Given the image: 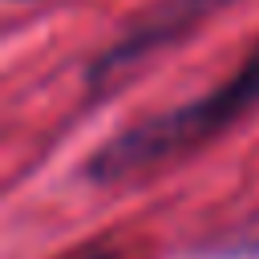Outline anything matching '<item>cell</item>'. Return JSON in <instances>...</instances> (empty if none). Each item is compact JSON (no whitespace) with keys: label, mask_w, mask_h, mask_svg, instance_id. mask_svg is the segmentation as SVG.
Here are the masks:
<instances>
[{"label":"cell","mask_w":259,"mask_h":259,"mask_svg":"<svg viewBox=\"0 0 259 259\" xmlns=\"http://www.w3.org/2000/svg\"><path fill=\"white\" fill-rule=\"evenodd\" d=\"M255 101H259V49L247 57V65L231 81L214 85L210 93H202V97H194L178 109L146 117V121L121 130L113 142H105L89 158V178L113 182V178L138 174L146 166H158V162H166V158H174L190 146H202L206 138L227 130L239 113H247Z\"/></svg>","instance_id":"cell-1"},{"label":"cell","mask_w":259,"mask_h":259,"mask_svg":"<svg viewBox=\"0 0 259 259\" xmlns=\"http://www.w3.org/2000/svg\"><path fill=\"white\" fill-rule=\"evenodd\" d=\"M89 259H101V255H89Z\"/></svg>","instance_id":"cell-3"},{"label":"cell","mask_w":259,"mask_h":259,"mask_svg":"<svg viewBox=\"0 0 259 259\" xmlns=\"http://www.w3.org/2000/svg\"><path fill=\"white\" fill-rule=\"evenodd\" d=\"M219 4H227V0H166L154 16H146V20H142L134 32H125V36H121L105 57H97V61H93L89 81H93V85L109 81L113 73L130 69V61H138V57H146V53L162 49L166 40L182 36L194 20H202V16H206V12H214Z\"/></svg>","instance_id":"cell-2"}]
</instances>
